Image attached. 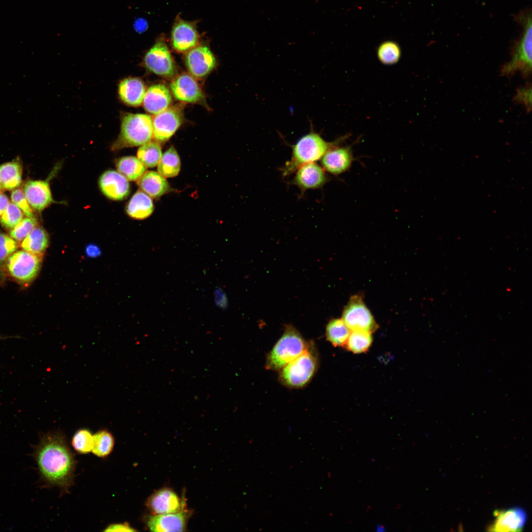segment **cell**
Returning a JSON list of instances; mask_svg holds the SVG:
<instances>
[{"instance_id":"4fadbf2b","label":"cell","mask_w":532,"mask_h":532,"mask_svg":"<svg viewBox=\"0 0 532 532\" xmlns=\"http://www.w3.org/2000/svg\"><path fill=\"white\" fill-rule=\"evenodd\" d=\"M495 519L488 527L493 532H519L527 522V515L521 507H512L494 512Z\"/></svg>"},{"instance_id":"cb8c5ba5","label":"cell","mask_w":532,"mask_h":532,"mask_svg":"<svg viewBox=\"0 0 532 532\" xmlns=\"http://www.w3.org/2000/svg\"><path fill=\"white\" fill-rule=\"evenodd\" d=\"M154 210L151 198L142 191L138 190L128 202L126 211L131 217L142 220L149 217Z\"/></svg>"},{"instance_id":"f35d334b","label":"cell","mask_w":532,"mask_h":532,"mask_svg":"<svg viewBox=\"0 0 532 532\" xmlns=\"http://www.w3.org/2000/svg\"><path fill=\"white\" fill-rule=\"evenodd\" d=\"M532 91L531 87L520 89L517 91L514 100L516 102L524 104L527 110L530 111L532 105Z\"/></svg>"},{"instance_id":"5b68a950","label":"cell","mask_w":532,"mask_h":532,"mask_svg":"<svg viewBox=\"0 0 532 532\" xmlns=\"http://www.w3.org/2000/svg\"><path fill=\"white\" fill-rule=\"evenodd\" d=\"M43 257L23 249L17 250L8 257L2 267L8 276L16 282L28 285L38 275Z\"/></svg>"},{"instance_id":"8d00e7d4","label":"cell","mask_w":532,"mask_h":532,"mask_svg":"<svg viewBox=\"0 0 532 532\" xmlns=\"http://www.w3.org/2000/svg\"><path fill=\"white\" fill-rule=\"evenodd\" d=\"M18 242L9 235L0 233V266L18 248Z\"/></svg>"},{"instance_id":"4316f807","label":"cell","mask_w":532,"mask_h":532,"mask_svg":"<svg viewBox=\"0 0 532 532\" xmlns=\"http://www.w3.org/2000/svg\"><path fill=\"white\" fill-rule=\"evenodd\" d=\"M351 330L342 319H333L327 324L326 335L334 347H345Z\"/></svg>"},{"instance_id":"ab89813d","label":"cell","mask_w":532,"mask_h":532,"mask_svg":"<svg viewBox=\"0 0 532 532\" xmlns=\"http://www.w3.org/2000/svg\"><path fill=\"white\" fill-rule=\"evenodd\" d=\"M105 532H134L136 531L127 522L115 523L109 525L104 530Z\"/></svg>"},{"instance_id":"7bdbcfd3","label":"cell","mask_w":532,"mask_h":532,"mask_svg":"<svg viewBox=\"0 0 532 532\" xmlns=\"http://www.w3.org/2000/svg\"><path fill=\"white\" fill-rule=\"evenodd\" d=\"M382 526L378 525L377 526V531H385V529Z\"/></svg>"},{"instance_id":"3957f363","label":"cell","mask_w":532,"mask_h":532,"mask_svg":"<svg viewBox=\"0 0 532 532\" xmlns=\"http://www.w3.org/2000/svg\"><path fill=\"white\" fill-rule=\"evenodd\" d=\"M153 136L152 119L145 114L129 113L122 121L121 132L112 145V149L141 146L151 141Z\"/></svg>"},{"instance_id":"e575fe53","label":"cell","mask_w":532,"mask_h":532,"mask_svg":"<svg viewBox=\"0 0 532 532\" xmlns=\"http://www.w3.org/2000/svg\"><path fill=\"white\" fill-rule=\"evenodd\" d=\"M23 219L22 211L13 202H9L5 210L0 216V223L5 228L11 230Z\"/></svg>"},{"instance_id":"52a82bcc","label":"cell","mask_w":532,"mask_h":532,"mask_svg":"<svg viewBox=\"0 0 532 532\" xmlns=\"http://www.w3.org/2000/svg\"><path fill=\"white\" fill-rule=\"evenodd\" d=\"M524 31L511 60L505 64L501 69L503 75H510L520 71L525 77H528L532 71V26L531 14L527 16L524 21Z\"/></svg>"},{"instance_id":"d6a6232c","label":"cell","mask_w":532,"mask_h":532,"mask_svg":"<svg viewBox=\"0 0 532 532\" xmlns=\"http://www.w3.org/2000/svg\"><path fill=\"white\" fill-rule=\"evenodd\" d=\"M401 55L399 45L392 40H387L378 46L377 56L379 61L385 65H393L397 63Z\"/></svg>"},{"instance_id":"ffe728a7","label":"cell","mask_w":532,"mask_h":532,"mask_svg":"<svg viewBox=\"0 0 532 532\" xmlns=\"http://www.w3.org/2000/svg\"><path fill=\"white\" fill-rule=\"evenodd\" d=\"M146 504L154 514L175 513L181 511L182 507L178 496L169 489H161L153 494Z\"/></svg>"},{"instance_id":"ba28073f","label":"cell","mask_w":532,"mask_h":532,"mask_svg":"<svg viewBox=\"0 0 532 532\" xmlns=\"http://www.w3.org/2000/svg\"><path fill=\"white\" fill-rule=\"evenodd\" d=\"M342 320L351 331H361L372 333L378 325L361 297H352L343 310Z\"/></svg>"},{"instance_id":"ac0fdd59","label":"cell","mask_w":532,"mask_h":532,"mask_svg":"<svg viewBox=\"0 0 532 532\" xmlns=\"http://www.w3.org/2000/svg\"><path fill=\"white\" fill-rule=\"evenodd\" d=\"M187 516L185 511L175 513L154 514L147 520L148 528L152 532H182L184 531Z\"/></svg>"},{"instance_id":"83f0119b","label":"cell","mask_w":532,"mask_h":532,"mask_svg":"<svg viewBox=\"0 0 532 532\" xmlns=\"http://www.w3.org/2000/svg\"><path fill=\"white\" fill-rule=\"evenodd\" d=\"M116 166L120 173L128 180H137L146 171V167L134 156H125L119 159Z\"/></svg>"},{"instance_id":"9a60e30c","label":"cell","mask_w":532,"mask_h":532,"mask_svg":"<svg viewBox=\"0 0 532 532\" xmlns=\"http://www.w3.org/2000/svg\"><path fill=\"white\" fill-rule=\"evenodd\" d=\"M170 88L174 97L182 102H200L204 98L198 83L193 76L186 73L174 78L170 84Z\"/></svg>"},{"instance_id":"74e56055","label":"cell","mask_w":532,"mask_h":532,"mask_svg":"<svg viewBox=\"0 0 532 532\" xmlns=\"http://www.w3.org/2000/svg\"><path fill=\"white\" fill-rule=\"evenodd\" d=\"M11 199L12 202L16 205L27 217H34L33 209L28 201L24 191L21 189H14L12 192Z\"/></svg>"},{"instance_id":"277c9868","label":"cell","mask_w":532,"mask_h":532,"mask_svg":"<svg viewBox=\"0 0 532 532\" xmlns=\"http://www.w3.org/2000/svg\"><path fill=\"white\" fill-rule=\"evenodd\" d=\"M307 344L295 328L288 326L266 358L267 369L278 370L307 349Z\"/></svg>"},{"instance_id":"e0dca14e","label":"cell","mask_w":532,"mask_h":532,"mask_svg":"<svg viewBox=\"0 0 532 532\" xmlns=\"http://www.w3.org/2000/svg\"><path fill=\"white\" fill-rule=\"evenodd\" d=\"M171 40L172 47L176 51L184 52L197 45L199 35L194 24L179 19L176 21L172 28Z\"/></svg>"},{"instance_id":"6da1fadb","label":"cell","mask_w":532,"mask_h":532,"mask_svg":"<svg viewBox=\"0 0 532 532\" xmlns=\"http://www.w3.org/2000/svg\"><path fill=\"white\" fill-rule=\"evenodd\" d=\"M34 457L40 475L47 484L66 491L73 483L74 456L60 432L44 434L37 445Z\"/></svg>"},{"instance_id":"5bb4252c","label":"cell","mask_w":532,"mask_h":532,"mask_svg":"<svg viewBox=\"0 0 532 532\" xmlns=\"http://www.w3.org/2000/svg\"><path fill=\"white\" fill-rule=\"evenodd\" d=\"M354 161L350 146L338 145L329 149L321 159L322 167L329 173L338 175L347 171Z\"/></svg>"},{"instance_id":"60d3db41","label":"cell","mask_w":532,"mask_h":532,"mask_svg":"<svg viewBox=\"0 0 532 532\" xmlns=\"http://www.w3.org/2000/svg\"><path fill=\"white\" fill-rule=\"evenodd\" d=\"M9 202L7 197L3 194H0V216L5 210Z\"/></svg>"},{"instance_id":"1f68e13d","label":"cell","mask_w":532,"mask_h":532,"mask_svg":"<svg viewBox=\"0 0 532 532\" xmlns=\"http://www.w3.org/2000/svg\"><path fill=\"white\" fill-rule=\"evenodd\" d=\"M372 342L371 333L361 331H351L345 346L355 354L366 352Z\"/></svg>"},{"instance_id":"d590c367","label":"cell","mask_w":532,"mask_h":532,"mask_svg":"<svg viewBox=\"0 0 532 532\" xmlns=\"http://www.w3.org/2000/svg\"><path fill=\"white\" fill-rule=\"evenodd\" d=\"M37 226V222L34 217H27L10 230L9 236L17 242H21Z\"/></svg>"},{"instance_id":"2e32d148","label":"cell","mask_w":532,"mask_h":532,"mask_svg":"<svg viewBox=\"0 0 532 532\" xmlns=\"http://www.w3.org/2000/svg\"><path fill=\"white\" fill-rule=\"evenodd\" d=\"M99 184L102 193L113 200H124L130 192L128 180L119 171L114 170L103 172L99 178Z\"/></svg>"},{"instance_id":"484cf974","label":"cell","mask_w":532,"mask_h":532,"mask_svg":"<svg viewBox=\"0 0 532 532\" xmlns=\"http://www.w3.org/2000/svg\"><path fill=\"white\" fill-rule=\"evenodd\" d=\"M22 167L19 162L13 161L0 166V186L8 190L16 188L21 183Z\"/></svg>"},{"instance_id":"b9f144b4","label":"cell","mask_w":532,"mask_h":532,"mask_svg":"<svg viewBox=\"0 0 532 532\" xmlns=\"http://www.w3.org/2000/svg\"><path fill=\"white\" fill-rule=\"evenodd\" d=\"M87 252L90 256H96L99 251L98 248L95 245H90L87 248Z\"/></svg>"},{"instance_id":"7a4b0ae2","label":"cell","mask_w":532,"mask_h":532,"mask_svg":"<svg viewBox=\"0 0 532 532\" xmlns=\"http://www.w3.org/2000/svg\"><path fill=\"white\" fill-rule=\"evenodd\" d=\"M341 141L339 138L334 141L328 142L319 133L311 131L292 146L291 159L281 169L283 176L290 175L301 166L321 160L329 149Z\"/></svg>"},{"instance_id":"9c48e42d","label":"cell","mask_w":532,"mask_h":532,"mask_svg":"<svg viewBox=\"0 0 532 532\" xmlns=\"http://www.w3.org/2000/svg\"><path fill=\"white\" fill-rule=\"evenodd\" d=\"M144 63L149 70L161 76L172 77L176 72L168 48L162 40H158L146 53Z\"/></svg>"},{"instance_id":"d6986e66","label":"cell","mask_w":532,"mask_h":532,"mask_svg":"<svg viewBox=\"0 0 532 532\" xmlns=\"http://www.w3.org/2000/svg\"><path fill=\"white\" fill-rule=\"evenodd\" d=\"M23 191L29 204L33 209L42 210L53 201L47 179L29 181L25 184Z\"/></svg>"},{"instance_id":"d4e9b609","label":"cell","mask_w":532,"mask_h":532,"mask_svg":"<svg viewBox=\"0 0 532 532\" xmlns=\"http://www.w3.org/2000/svg\"><path fill=\"white\" fill-rule=\"evenodd\" d=\"M49 245V236L45 230L37 226L21 242V248L29 252L43 256Z\"/></svg>"},{"instance_id":"8fae6325","label":"cell","mask_w":532,"mask_h":532,"mask_svg":"<svg viewBox=\"0 0 532 532\" xmlns=\"http://www.w3.org/2000/svg\"><path fill=\"white\" fill-rule=\"evenodd\" d=\"M186 66L195 77L202 78L215 67L216 61L210 49L205 45L196 46L188 51L185 57Z\"/></svg>"},{"instance_id":"7402d4cb","label":"cell","mask_w":532,"mask_h":532,"mask_svg":"<svg viewBox=\"0 0 532 532\" xmlns=\"http://www.w3.org/2000/svg\"><path fill=\"white\" fill-rule=\"evenodd\" d=\"M145 92L144 83L137 78L124 79L119 84L118 93L120 99L124 102L132 106L141 105Z\"/></svg>"},{"instance_id":"8992f818","label":"cell","mask_w":532,"mask_h":532,"mask_svg":"<svg viewBox=\"0 0 532 532\" xmlns=\"http://www.w3.org/2000/svg\"><path fill=\"white\" fill-rule=\"evenodd\" d=\"M317 361L308 348L281 369L280 379L287 386L300 388L305 385L315 373Z\"/></svg>"},{"instance_id":"44dd1931","label":"cell","mask_w":532,"mask_h":532,"mask_svg":"<svg viewBox=\"0 0 532 532\" xmlns=\"http://www.w3.org/2000/svg\"><path fill=\"white\" fill-rule=\"evenodd\" d=\"M171 101L168 89L164 85L159 84L150 87L146 91L142 103L147 111L157 114L167 108Z\"/></svg>"},{"instance_id":"ee69618b","label":"cell","mask_w":532,"mask_h":532,"mask_svg":"<svg viewBox=\"0 0 532 532\" xmlns=\"http://www.w3.org/2000/svg\"><path fill=\"white\" fill-rule=\"evenodd\" d=\"M2 189V188H1V186H0V193L1 192V191Z\"/></svg>"},{"instance_id":"603a6c76","label":"cell","mask_w":532,"mask_h":532,"mask_svg":"<svg viewBox=\"0 0 532 532\" xmlns=\"http://www.w3.org/2000/svg\"><path fill=\"white\" fill-rule=\"evenodd\" d=\"M141 190L154 199L158 198L169 190V185L165 178L154 171L145 172L137 180Z\"/></svg>"},{"instance_id":"f546056e","label":"cell","mask_w":532,"mask_h":532,"mask_svg":"<svg viewBox=\"0 0 532 532\" xmlns=\"http://www.w3.org/2000/svg\"><path fill=\"white\" fill-rule=\"evenodd\" d=\"M92 453L97 457L104 458L112 452L114 446L113 435L107 430H101L93 435Z\"/></svg>"},{"instance_id":"f1b7e54d","label":"cell","mask_w":532,"mask_h":532,"mask_svg":"<svg viewBox=\"0 0 532 532\" xmlns=\"http://www.w3.org/2000/svg\"><path fill=\"white\" fill-rule=\"evenodd\" d=\"M181 167L179 156L173 146L163 155L158 164V171L164 177H173L179 173Z\"/></svg>"},{"instance_id":"836d02e7","label":"cell","mask_w":532,"mask_h":532,"mask_svg":"<svg viewBox=\"0 0 532 532\" xmlns=\"http://www.w3.org/2000/svg\"><path fill=\"white\" fill-rule=\"evenodd\" d=\"M94 436L91 432L85 429L78 430L71 440V445L78 453L85 454L92 452Z\"/></svg>"},{"instance_id":"7c38bea8","label":"cell","mask_w":532,"mask_h":532,"mask_svg":"<svg viewBox=\"0 0 532 532\" xmlns=\"http://www.w3.org/2000/svg\"><path fill=\"white\" fill-rule=\"evenodd\" d=\"M295 172L292 183L302 193L308 190L320 188L329 180L326 171L314 162L301 166Z\"/></svg>"},{"instance_id":"4dcf8cb0","label":"cell","mask_w":532,"mask_h":532,"mask_svg":"<svg viewBox=\"0 0 532 532\" xmlns=\"http://www.w3.org/2000/svg\"><path fill=\"white\" fill-rule=\"evenodd\" d=\"M162 156L160 145L158 142L153 141H149L141 145L137 153V158L147 167L156 166Z\"/></svg>"},{"instance_id":"30bf717a","label":"cell","mask_w":532,"mask_h":532,"mask_svg":"<svg viewBox=\"0 0 532 532\" xmlns=\"http://www.w3.org/2000/svg\"><path fill=\"white\" fill-rule=\"evenodd\" d=\"M183 119L181 106L168 107L156 114L152 120L153 136L158 142L168 140L180 126Z\"/></svg>"}]
</instances>
